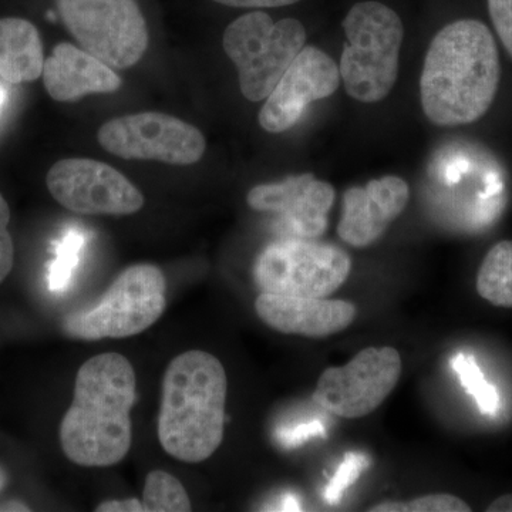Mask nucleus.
Returning a JSON list of instances; mask_svg holds the SVG:
<instances>
[{"label": "nucleus", "instance_id": "obj_7", "mask_svg": "<svg viewBox=\"0 0 512 512\" xmlns=\"http://www.w3.org/2000/svg\"><path fill=\"white\" fill-rule=\"evenodd\" d=\"M352 259L336 245L289 237L272 242L255 264L261 292L299 298H328L345 284Z\"/></svg>", "mask_w": 512, "mask_h": 512}, {"label": "nucleus", "instance_id": "obj_19", "mask_svg": "<svg viewBox=\"0 0 512 512\" xmlns=\"http://www.w3.org/2000/svg\"><path fill=\"white\" fill-rule=\"evenodd\" d=\"M144 512H188L191 500L181 481L163 470L151 471L144 484Z\"/></svg>", "mask_w": 512, "mask_h": 512}, {"label": "nucleus", "instance_id": "obj_30", "mask_svg": "<svg viewBox=\"0 0 512 512\" xmlns=\"http://www.w3.org/2000/svg\"><path fill=\"white\" fill-rule=\"evenodd\" d=\"M28 505L22 503H6L0 505V511H29Z\"/></svg>", "mask_w": 512, "mask_h": 512}, {"label": "nucleus", "instance_id": "obj_26", "mask_svg": "<svg viewBox=\"0 0 512 512\" xmlns=\"http://www.w3.org/2000/svg\"><path fill=\"white\" fill-rule=\"evenodd\" d=\"M325 437V427L320 421H311V423L299 424L295 427H286L276 433V439L281 441L282 446L293 448L301 446L303 441L313 439V437Z\"/></svg>", "mask_w": 512, "mask_h": 512}, {"label": "nucleus", "instance_id": "obj_24", "mask_svg": "<svg viewBox=\"0 0 512 512\" xmlns=\"http://www.w3.org/2000/svg\"><path fill=\"white\" fill-rule=\"evenodd\" d=\"M487 3L495 32L512 57V0H487Z\"/></svg>", "mask_w": 512, "mask_h": 512}, {"label": "nucleus", "instance_id": "obj_27", "mask_svg": "<svg viewBox=\"0 0 512 512\" xmlns=\"http://www.w3.org/2000/svg\"><path fill=\"white\" fill-rule=\"evenodd\" d=\"M220 5L231 6V8H282V6L293 5L299 0H214Z\"/></svg>", "mask_w": 512, "mask_h": 512}, {"label": "nucleus", "instance_id": "obj_8", "mask_svg": "<svg viewBox=\"0 0 512 512\" xmlns=\"http://www.w3.org/2000/svg\"><path fill=\"white\" fill-rule=\"evenodd\" d=\"M64 26L82 49L113 69L140 62L148 29L137 0H56Z\"/></svg>", "mask_w": 512, "mask_h": 512}, {"label": "nucleus", "instance_id": "obj_9", "mask_svg": "<svg viewBox=\"0 0 512 512\" xmlns=\"http://www.w3.org/2000/svg\"><path fill=\"white\" fill-rule=\"evenodd\" d=\"M402 376V357L396 349L366 348L342 367L320 375L313 400L342 419H360L382 406Z\"/></svg>", "mask_w": 512, "mask_h": 512}, {"label": "nucleus", "instance_id": "obj_4", "mask_svg": "<svg viewBox=\"0 0 512 512\" xmlns=\"http://www.w3.org/2000/svg\"><path fill=\"white\" fill-rule=\"evenodd\" d=\"M348 43L340 56V79L360 103L382 101L399 77L404 26L400 16L380 2L356 3L343 20Z\"/></svg>", "mask_w": 512, "mask_h": 512}, {"label": "nucleus", "instance_id": "obj_11", "mask_svg": "<svg viewBox=\"0 0 512 512\" xmlns=\"http://www.w3.org/2000/svg\"><path fill=\"white\" fill-rule=\"evenodd\" d=\"M53 198L84 215H131L144 207V195L116 168L90 158L57 161L46 177Z\"/></svg>", "mask_w": 512, "mask_h": 512}, {"label": "nucleus", "instance_id": "obj_22", "mask_svg": "<svg viewBox=\"0 0 512 512\" xmlns=\"http://www.w3.org/2000/svg\"><path fill=\"white\" fill-rule=\"evenodd\" d=\"M370 512H468L470 505L453 494H430L407 503H382Z\"/></svg>", "mask_w": 512, "mask_h": 512}, {"label": "nucleus", "instance_id": "obj_3", "mask_svg": "<svg viewBox=\"0 0 512 512\" xmlns=\"http://www.w3.org/2000/svg\"><path fill=\"white\" fill-rule=\"evenodd\" d=\"M227 393V373L211 353L188 350L171 360L157 427L165 453L184 463L208 460L224 440Z\"/></svg>", "mask_w": 512, "mask_h": 512}, {"label": "nucleus", "instance_id": "obj_28", "mask_svg": "<svg viewBox=\"0 0 512 512\" xmlns=\"http://www.w3.org/2000/svg\"><path fill=\"white\" fill-rule=\"evenodd\" d=\"M97 512H144L143 503L138 498L104 501L96 508Z\"/></svg>", "mask_w": 512, "mask_h": 512}, {"label": "nucleus", "instance_id": "obj_17", "mask_svg": "<svg viewBox=\"0 0 512 512\" xmlns=\"http://www.w3.org/2000/svg\"><path fill=\"white\" fill-rule=\"evenodd\" d=\"M42 39L29 20L0 19V77L10 84L35 82L43 73Z\"/></svg>", "mask_w": 512, "mask_h": 512}, {"label": "nucleus", "instance_id": "obj_14", "mask_svg": "<svg viewBox=\"0 0 512 512\" xmlns=\"http://www.w3.org/2000/svg\"><path fill=\"white\" fill-rule=\"evenodd\" d=\"M409 200V184L396 175L369 181L365 187L349 188L343 194L339 238L355 248L370 247L402 215Z\"/></svg>", "mask_w": 512, "mask_h": 512}, {"label": "nucleus", "instance_id": "obj_25", "mask_svg": "<svg viewBox=\"0 0 512 512\" xmlns=\"http://www.w3.org/2000/svg\"><path fill=\"white\" fill-rule=\"evenodd\" d=\"M10 210L8 202L0 194V284L8 278L15 261V247L9 232Z\"/></svg>", "mask_w": 512, "mask_h": 512}, {"label": "nucleus", "instance_id": "obj_31", "mask_svg": "<svg viewBox=\"0 0 512 512\" xmlns=\"http://www.w3.org/2000/svg\"><path fill=\"white\" fill-rule=\"evenodd\" d=\"M284 510L285 511H295V510H301V508H299L298 501H296L295 498L288 497V498H286L285 503H284Z\"/></svg>", "mask_w": 512, "mask_h": 512}, {"label": "nucleus", "instance_id": "obj_20", "mask_svg": "<svg viewBox=\"0 0 512 512\" xmlns=\"http://www.w3.org/2000/svg\"><path fill=\"white\" fill-rule=\"evenodd\" d=\"M451 365L460 377L461 384L476 399L481 412L488 414V416L497 413L500 409V394H498L493 384L485 380L483 372L474 362L473 357L460 353V355L454 357Z\"/></svg>", "mask_w": 512, "mask_h": 512}, {"label": "nucleus", "instance_id": "obj_6", "mask_svg": "<svg viewBox=\"0 0 512 512\" xmlns=\"http://www.w3.org/2000/svg\"><path fill=\"white\" fill-rule=\"evenodd\" d=\"M306 37L299 20L274 22L264 12L241 16L225 29L224 50L237 66L245 99L254 103L266 100L305 47Z\"/></svg>", "mask_w": 512, "mask_h": 512}, {"label": "nucleus", "instance_id": "obj_33", "mask_svg": "<svg viewBox=\"0 0 512 512\" xmlns=\"http://www.w3.org/2000/svg\"><path fill=\"white\" fill-rule=\"evenodd\" d=\"M5 100H6L5 90L0 89V109H2L3 103H5Z\"/></svg>", "mask_w": 512, "mask_h": 512}, {"label": "nucleus", "instance_id": "obj_5", "mask_svg": "<svg viewBox=\"0 0 512 512\" xmlns=\"http://www.w3.org/2000/svg\"><path fill=\"white\" fill-rule=\"evenodd\" d=\"M167 305V284L156 265L137 264L117 276L92 308L67 316L63 329L80 340L123 339L154 325Z\"/></svg>", "mask_w": 512, "mask_h": 512}, {"label": "nucleus", "instance_id": "obj_10", "mask_svg": "<svg viewBox=\"0 0 512 512\" xmlns=\"http://www.w3.org/2000/svg\"><path fill=\"white\" fill-rule=\"evenodd\" d=\"M100 146L124 160L191 165L204 156L205 138L197 127L163 113L119 117L100 127Z\"/></svg>", "mask_w": 512, "mask_h": 512}, {"label": "nucleus", "instance_id": "obj_29", "mask_svg": "<svg viewBox=\"0 0 512 512\" xmlns=\"http://www.w3.org/2000/svg\"><path fill=\"white\" fill-rule=\"evenodd\" d=\"M488 512H512V494H505L498 497L487 508Z\"/></svg>", "mask_w": 512, "mask_h": 512}, {"label": "nucleus", "instance_id": "obj_21", "mask_svg": "<svg viewBox=\"0 0 512 512\" xmlns=\"http://www.w3.org/2000/svg\"><path fill=\"white\" fill-rule=\"evenodd\" d=\"M84 244L86 237L79 229L67 232L57 244L56 258L49 271V286L53 292H62L69 286L74 269L79 265Z\"/></svg>", "mask_w": 512, "mask_h": 512}, {"label": "nucleus", "instance_id": "obj_15", "mask_svg": "<svg viewBox=\"0 0 512 512\" xmlns=\"http://www.w3.org/2000/svg\"><path fill=\"white\" fill-rule=\"evenodd\" d=\"M255 311L269 328L305 338H328L349 328L356 319V306L348 301L299 298L261 292Z\"/></svg>", "mask_w": 512, "mask_h": 512}, {"label": "nucleus", "instance_id": "obj_23", "mask_svg": "<svg viewBox=\"0 0 512 512\" xmlns=\"http://www.w3.org/2000/svg\"><path fill=\"white\" fill-rule=\"evenodd\" d=\"M370 458L365 453L359 451H349L345 454V460L340 464L335 476L329 481L328 487L325 488L323 498L326 503L338 504L346 488L350 487L363 470L369 467Z\"/></svg>", "mask_w": 512, "mask_h": 512}, {"label": "nucleus", "instance_id": "obj_32", "mask_svg": "<svg viewBox=\"0 0 512 512\" xmlns=\"http://www.w3.org/2000/svg\"><path fill=\"white\" fill-rule=\"evenodd\" d=\"M6 480H8V478H6L5 471L0 470V491H2L3 487H5Z\"/></svg>", "mask_w": 512, "mask_h": 512}, {"label": "nucleus", "instance_id": "obj_16", "mask_svg": "<svg viewBox=\"0 0 512 512\" xmlns=\"http://www.w3.org/2000/svg\"><path fill=\"white\" fill-rule=\"evenodd\" d=\"M42 76L49 96L62 103L89 94L114 93L123 83L113 67L72 43H59L53 49Z\"/></svg>", "mask_w": 512, "mask_h": 512}, {"label": "nucleus", "instance_id": "obj_2", "mask_svg": "<svg viewBox=\"0 0 512 512\" xmlns=\"http://www.w3.org/2000/svg\"><path fill=\"white\" fill-rule=\"evenodd\" d=\"M136 400V373L127 357L103 353L84 362L60 424L64 456L83 467L123 461L133 443L130 413Z\"/></svg>", "mask_w": 512, "mask_h": 512}, {"label": "nucleus", "instance_id": "obj_12", "mask_svg": "<svg viewBox=\"0 0 512 512\" xmlns=\"http://www.w3.org/2000/svg\"><path fill=\"white\" fill-rule=\"evenodd\" d=\"M335 60L315 46H305L295 57L259 111V124L272 134L291 130L313 101L332 96L340 86Z\"/></svg>", "mask_w": 512, "mask_h": 512}, {"label": "nucleus", "instance_id": "obj_1", "mask_svg": "<svg viewBox=\"0 0 512 512\" xmlns=\"http://www.w3.org/2000/svg\"><path fill=\"white\" fill-rule=\"evenodd\" d=\"M500 80L491 30L480 20H456L431 40L420 77L421 107L436 126L474 123L493 106Z\"/></svg>", "mask_w": 512, "mask_h": 512}, {"label": "nucleus", "instance_id": "obj_13", "mask_svg": "<svg viewBox=\"0 0 512 512\" xmlns=\"http://www.w3.org/2000/svg\"><path fill=\"white\" fill-rule=\"evenodd\" d=\"M335 195L332 185L306 173L256 185L248 192L247 202L252 210L278 215L291 237L315 239L328 228Z\"/></svg>", "mask_w": 512, "mask_h": 512}, {"label": "nucleus", "instance_id": "obj_18", "mask_svg": "<svg viewBox=\"0 0 512 512\" xmlns=\"http://www.w3.org/2000/svg\"><path fill=\"white\" fill-rule=\"evenodd\" d=\"M477 292L491 305L512 308V241H501L485 255L477 275Z\"/></svg>", "mask_w": 512, "mask_h": 512}]
</instances>
